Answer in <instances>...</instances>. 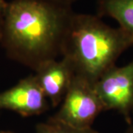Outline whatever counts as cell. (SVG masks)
I'll return each mask as SVG.
<instances>
[{
  "label": "cell",
  "mask_w": 133,
  "mask_h": 133,
  "mask_svg": "<svg viewBox=\"0 0 133 133\" xmlns=\"http://www.w3.org/2000/svg\"><path fill=\"white\" fill-rule=\"evenodd\" d=\"M0 133H14L10 131H0Z\"/></svg>",
  "instance_id": "cell-12"
},
{
  "label": "cell",
  "mask_w": 133,
  "mask_h": 133,
  "mask_svg": "<svg viewBox=\"0 0 133 133\" xmlns=\"http://www.w3.org/2000/svg\"><path fill=\"white\" fill-rule=\"evenodd\" d=\"M55 2H56L58 3H60L62 5H67V6H71L74 2H76L78 0H53Z\"/></svg>",
  "instance_id": "cell-10"
},
{
  "label": "cell",
  "mask_w": 133,
  "mask_h": 133,
  "mask_svg": "<svg viewBox=\"0 0 133 133\" xmlns=\"http://www.w3.org/2000/svg\"><path fill=\"white\" fill-rule=\"evenodd\" d=\"M49 106L50 102L35 75L25 77L0 93V110H10L24 117L42 114Z\"/></svg>",
  "instance_id": "cell-5"
},
{
  "label": "cell",
  "mask_w": 133,
  "mask_h": 133,
  "mask_svg": "<svg viewBox=\"0 0 133 133\" xmlns=\"http://www.w3.org/2000/svg\"><path fill=\"white\" fill-rule=\"evenodd\" d=\"M36 133H101L94 129H76L59 123L50 118L46 122L39 123L36 127Z\"/></svg>",
  "instance_id": "cell-8"
},
{
  "label": "cell",
  "mask_w": 133,
  "mask_h": 133,
  "mask_svg": "<svg viewBox=\"0 0 133 133\" xmlns=\"http://www.w3.org/2000/svg\"><path fill=\"white\" fill-rule=\"evenodd\" d=\"M125 133H133V125L132 124H130L129 125V127L126 130Z\"/></svg>",
  "instance_id": "cell-11"
},
{
  "label": "cell",
  "mask_w": 133,
  "mask_h": 133,
  "mask_svg": "<svg viewBox=\"0 0 133 133\" xmlns=\"http://www.w3.org/2000/svg\"><path fill=\"white\" fill-rule=\"evenodd\" d=\"M35 76L52 107L62 104L73 81L76 72L71 64L62 57L42 64L35 70Z\"/></svg>",
  "instance_id": "cell-6"
},
{
  "label": "cell",
  "mask_w": 133,
  "mask_h": 133,
  "mask_svg": "<svg viewBox=\"0 0 133 133\" xmlns=\"http://www.w3.org/2000/svg\"><path fill=\"white\" fill-rule=\"evenodd\" d=\"M95 83L76 75L53 120L72 128H91L104 111L95 89Z\"/></svg>",
  "instance_id": "cell-3"
},
{
  "label": "cell",
  "mask_w": 133,
  "mask_h": 133,
  "mask_svg": "<svg viewBox=\"0 0 133 133\" xmlns=\"http://www.w3.org/2000/svg\"><path fill=\"white\" fill-rule=\"evenodd\" d=\"M104 111L115 110L132 124L133 116V60L122 66L115 65L95 84Z\"/></svg>",
  "instance_id": "cell-4"
},
{
  "label": "cell",
  "mask_w": 133,
  "mask_h": 133,
  "mask_svg": "<svg viewBox=\"0 0 133 133\" xmlns=\"http://www.w3.org/2000/svg\"><path fill=\"white\" fill-rule=\"evenodd\" d=\"M97 16L115 20L133 38V0H97Z\"/></svg>",
  "instance_id": "cell-7"
},
{
  "label": "cell",
  "mask_w": 133,
  "mask_h": 133,
  "mask_svg": "<svg viewBox=\"0 0 133 133\" xmlns=\"http://www.w3.org/2000/svg\"><path fill=\"white\" fill-rule=\"evenodd\" d=\"M7 5H8V2L5 0H0V37H1L2 28V25H3L4 19H5Z\"/></svg>",
  "instance_id": "cell-9"
},
{
  "label": "cell",
  "mask_w": 133,
  "mask_h": 133,
  "mask_svg": "<svg viewBox=\"0 0 133 133\" xmlns=\"http://www.w3.org/2000/svg\"><path fill=\"white\" fill-rule=\"evenodd\" d=\"M74 11L53 0H12L8 2L0 44L8 56L35 71L62 56Z\"/></svg>",
  "instance_id": "cell-1"
},
{
  "label": "cell",
  "mask_w": 133,
  "mask_h": 133,
  "mask_svg": "<svg viewBox=\"0 0 133 133\" xmlns=\"http://www.w3.org/2000/svg\"><path fill=\"white\" fill-rule=\"evenodd\" d=\"M132 45L133 38L119 27H110L97 15L74 12L62 56L71 64L76 75L95 83Z\"/></svg>",
  "instance_id": "cell-2"
}]
</instances>
